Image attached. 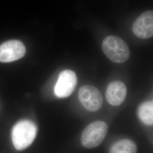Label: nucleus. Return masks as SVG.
Returning <instances> with one entry per match:
<instances>
[{"instance_id": "f257e3e1", "label": "nucleus", "mask_w": 153, "mask_h": 153, "mask_svg": "<svg viewBox=\"0 0 153 153\" xmlns=\"http://www.w3.org/2000/svg\"><path fill=\"white\" fill-rule=\"evenodd\" d=\"M37 126L32 121L22 120L13 126L11 138L17 150H22L30 146L37 134Z\"/></svg>"}, {"instance_id": "f03ea898", "label": "nucleus", "mask_w": 153, "mask_h": 153, "mask_svg": "<svg viewBox=\"0 0 153 153\" xmlns=\"http://www.w3.org/2000/svg\"><path fill=\"white\" fill-rule=\"evenodd\" d=\"M102 48L105 55L115 63H123L128 60L130 51L126 42L116 36H109L104 39Z\"/></svg>"}, {"instance_id": "7ed1b4c3", "label": "nucleus", "mask_w": 153, "mask_h": 153, "mask_svg": "<svg viewBox=\"0 0 153 153\" xmlns=\"http://www.w3.org/2000/svg\"><path fill=\"white\" fill-rule=\"evenodd\" d=\"M108 131L107 124L102 121H96L90 124L83 131L81 141L85 148L93 149L103 142Z\"/></svg>"}, {"instance_id": "20e7f679", "label": "nucleus", "mask_w": 153, "mask_h": 153, "mask_svg": "<svg viewBox=\"0 0 153 153\" xmlns=\"http://www.w3.org/2000/svg\"><path fill=\"white\" fill-rule=\"evenodd\" d=\"M78 98L83 107L90 112L98 111L103 104L102 94L97 88L91 85H85L80 88Z\"/></svg>"}, {"instance_id": "39448f33", "label": "nucleus", "mask_w": 153, "mask_h": 153, "mask_svg": "<svg viewBox=\"0 0 153 153\" xmlns=\"http://www.w3.org/2000/svg\"><path fill=\"white\" fill-rule=\"evenodd\" d=\"M76 83L77 78L74 71L65 70L61 72L55 85V95L60 98L69 97L74 90Z\"/></svg>"}, {"instance_id": "423d86ee", "label": "nucleus", "mask_w": 153, "mask_h": 153, "mask_svg": "<svg viewBox=\"0 0 153 153\" xmlns=\"http://www.w3.org/2000/svg\"><path fill=\"white\" fill-rule=\"evenodd\" d=\"M26 53L25 45L21 41L9 40L0 45V61L10 62L23 57Z\"/></svg>"}, {"instance_id": "0eeeda50", "label": "nucleus", "mask_w": 153, "mask_h": 153, "mask_svg": "<svg viewBox=\"0 0 153 153\" xmlns=\"http://www.w3.org/2000/svg\"><path fill=\"white\" fill-rule=\"evenodd\" d=\"M133 32L137 37L148 39L153 36V12L145 11L138 16L133 25Z\"/></svg>"}, {"instance_id": "6e6552de", "label": "nucleus", "mask_w": 153, "mask_h": 153, "mask_svg": "<svg viewBox=\"0 0 153 153\" xmlns=\"http://www.w3.org/2000/svg\"><path fill=\"white\" fill-rule=\"evenodd\" d=\"M127 88L123 82L115 81L109 83L106 89L105 98L109 104L119 106L126 100Z\"/></svg>"}, {"instance_id": "1a4fd4ad", "label": "nucleus", "mask_w": 153, "mask_h": 153, "mask_svg": "<svg viewBox=\"0 0 153 153\" xmlns=\"http://www.w3.org/2000/svg\"><path fill=\"white\" fill-rule=\"evenodd\" d=\"M137 113L140 119L143 124L148 126L153 125V101L143 102L138 107Z\"/></svg>"}, {"instance_id": "9d476101", "label": "nucleus", "mask_w": 153, "mask_h": 153, "mask_svg": "<svg viewBox=\"0 0 153 153\" xmlns=\"http://www.w3.org/2000/svg\"><path fill=\"white\" fill-rule=\"evenodd\" d=\"M136 143L129 140H122L115 143L110 149L109 153H137Z\"/></svg>"}]
</instances>
